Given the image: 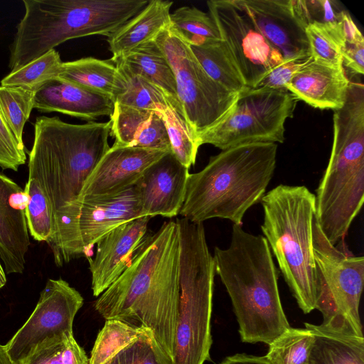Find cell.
<instances>
[{"mask_svg":"<svg viewBox=\"0 0 364 364\" xmlns=\"http://www.w3.org/2000/svg\"><path fill=\"white\" fill-rule=\"evenodd\" d=\"M180 242L176 220L147 235L129 265L95 303L106 320L150 330L172 358L179 291Z\"/></svg>","mask_w":364,"mask_h":364,"instance_id":"cell-1","label":"cell"},{"mask_svg":"<svg viewBox=\"0 0 364 364\" xmlns=\"http://www.w3.org/2000/svg\"><path fill=\"white\" fill-rule=\"evenodd\" d=\"M213 256L243 342L269 345L291 327L281 303L278 271L264 236L232 225L229 246L215 247Z\"/></svg>","mask_w":364,"mask_h":364,"instance_id":"cell-2","label":"cell"},{"mask_svg":"<svg viewBox=\"0 0 364 364\" xmlns=\"http://www.w3.org/2000/svg\"><path fill=\"white\" fill-rule=\"evenodd\" d=\"M277 144L251 142L222 150L188 178L179 215L192 223L213 218L242 225L246 212L261 200L277 163Z\"/></svg>","mask_w":364,"mask_h":364,"instance_id":"cell-3","label":"cell"},{"mask_svg":"<svg viewBox=\"0 0 364 364\" xmlns=\"http://www.w3.org/2000/svg\"><path fill=\"white\" fill-rule=\"evenodd\" d=\"M148 3L146 0H23L25 13L11 45V72L68 40L108 36Z\"/></svg>","mask_w":364,"mask_h":364,"instance_id":"cell-4","label":"cell"},{"mask_svg":"<svg viewBox=\"0 0 364 364\" xmlns=\"http://www.w3.org/2000/svg\"><path fill=\"white\" fill-rule=\"evenodd\" d=\"M110 134V120L75 124L58 117L36 118L28 178L39 182L54 214L76 200L85 181L109 149Z\"/></svg>","mask_w":364,"mask_h":364,"instance_id":"cell-5","label":"cell"},{"mask_svg":"<svg viewBox=\"0 0 364 364\" xmlns=\"http://www.w3.org/2000/svg\"><path fill=\"white\" fill-rule=\"evenodd\" d=\"M260 201L264 237L299 308L310 313L318 291L312 238L315 194L305 186L280 184Z\"/></svg>","mask_w":364,"mask_h":364,"instance_id":"cell-6","label":"cell"},{"mask_svg":"<svg viewBox=\"0 0 364 364\" xmlns=\"http://www.w3.org/2000/svg\"><path fill=\"white\" fill-rule=\"evenodd\" d=\"M179 242V291L173 364H204L212 345L211 314L215 262L203 223L176 220Z\"/></svg>","mask_w":364,"mask_h":364,"instance_id":"cell-7","label":"cell"},{"mask_svg":"<svg viewBox=\"0 0 364 364\" xmlns=\"http://www.w3.org/2000/svg\"><path fill=\"white\" fill-rule=\"evenodd\" d=\"M154 41L173 70L177 97L191 135L196 143L200 134L227 117L240 93L227 90L206 73L189 43L171 24Z\"/></svg>","mask_w":364,"mask_h":364,"instance_id":"cell-8","label":"cell"},{"mask_svg":"<svg viewBox=\"0 0 364 364\" xmlns=\"http://www.w3.org/2000/svg\"><path fill=\"white\" fill-rule=\"evenodd\" d=\"M312 238L318 285L316 309L323 314V323L363 336L359 306L364 284V257L332 245L316 216Z\"/></svg>","mask_w":364,"mask_h":364,"instance_id":"cell-9","label":"cell"},{"mask_svg":"<svg viewBox=\"0 0 364 364\" xmlns=\"http://www.w3.org/2000/svg\"><path fill=\"white\" fill-rule=\"evenodd\" d=\"M140 217L134 186L114 196L75 200L64 205L54 214V235L47 242L55 264L60 267L87 255L107 233Z\"/></svg>","mask_w":364,"mask_h":364,"instance_id":"cell-10","label":"cell"},{"mask_svg":"<svg viewBox=\"0 0 364 364\" xmlns=\"http://www.w3.org/2000/svg\"><path fill=\"white\" fill-rule=\"evenodd\" d=\"M297 102L286 88H247L239 94L227 117L200 134L196 144L224 150L245 143H283L286 120L293 117Z\"/></svg>","mask_w":364,"mask_h":364,"instance_id":"cell-11","label":"cell"},{"mask_svg":"<svg viewBox=\"0 0 364 364\" xmlns=\"http://www.w3.org/2000/svg\"><path fill=\"white\" fill-rule=\"evenodd\" d=\"M209 15L246 87L253 88L283 61L280 52L261 33L239 0H210Z\"/></svg>","mask_w":364,"mask_h":364,"instance_id":"cell-12","label":"cell"},{"mask_svg":"<svg viewBox=\"0 0 364 364\" xmlns=\"http://www.w3.org/2000/svg\"><path fill=\"white\" fill-rule=\"evenodd\" d=\"M83 304L78 291L63 279H50L26 323L4 345L15 364H22L46 340L73 333L74 318Z\"/></svg>","mask_w":364,"mask_h":364,"instance_id":"cell-13","label":"cell"},{"mask_svg":"<svg viewBox=\"0 0 364 364\" xmlns=\"http://www.w3.org/2000/svg\"><path fill=\"white\" fill-rule=\"evenodd\" d=\"M167 152L114 143L85 181L76 200L109 197L126 191L134 186L151 164Z\"/></svg>","mask_w":364,"mask_h":364,"instance_id":"cell-14","label":"cell"},{"mask_svg":"<svg viewBox=\"0 0 364 364\" xmlns=\"http://www.w3.org/2000/svg\"><path fill=\"white\" fill-rule=\"evenodd\" d=\"M188 170L171 151L151 164L134 186L141 215L171 218L179 215Z\"/></svg>","mask_w":364,"mask_h":364,"instance_id":"cell-15","label":"cell"},{"mask_svg":"<svg viewBox=\"0 0 364 364\" xmlns=\"http://www.w3.org/2000/svg\"><path fill=\"white\" fill-rule=\"evenodd\" d=\"M149 216L116 227L97 242L94 258H88L93 296H99L122 274L147 235Z\"/></svg>","mask_w":364,"mask_h":364,"instance_id":"cell-16","label":"cell"},{"mask_svg":"<svg viewBox=\"0 0 364 364\" xmlns=\"http://www.w3.org/2000/svg\"><path fill=\"white\" fill-rule=\"evenodd\" d=\"M266 40L283 60L311 56L305 26L292 0H239Z\"/></svg>","mask_w":364,"mask_h":364,"instance_id":"cell-17","label":"cell"},{"mask_svg":"<svg viewBox=\"0 0 364 364\" xmlns=\"http://www.w3.org/2000/svg\"><path fill=\"white\" fill-rule=\"evenodd\" d=\"M28 196L0 172V258L6 274H21L30 238L26 219Z\"/></svg>","mask_w":364,"mask_h":364,"instance_id":"cell-18","label":"cell"},{"mask_svg":"<svg viewBox=\"0 0 364 364\" xmlns=\"http://www.w3.org/2000/svg\"><path fill=\"white\" fill-rule=\"evenodd\" d=\"M350 82L343 65L325 64L311 57L286 89L314 108L337 110L345 103Z\"/></svg>","mask_w":364,"mask_h":364,"instance_id":"cell-19","label":"cell"},{"mask_svg":"<svg viewBox=\"0 0 364 364\" xmlns=\"http://www.w3.org/2000/svg\"><path fill=\"white\" fill-rule=\"evenodd\" d=\"M33 108L41 112H58L92 120L102 116L110 117L114 101L107 95L57 77L36 92Z\"/></svg>","mask_w":364,"mask_h":364,"instance_id":"cell-20","label":"cell"},{"mask_svg":"<svg viewBox=\"0 0 364 364\" xmlns=\"http://www.w3.org/2000/svg\"><path fill=\"white\" fill-rule=\"evenodd\" d=\"M110 122L114 144L171 151L164 123L156 111L129 107L114 102Z\"/></svg>","mask_w":364,"mask_h":364,"instance_id":"cell-21","label":"cell"},{"mask_svg":"<svg viewBox=\"0 0 364 364\" xmlns=\"http://www.w3.org/2000/svg\"><path fill=\"white\" fill-rule=\"evenodd\" d=\"M172 1H149L147 5L107 38L112 60L127 54L144 43L153 41L171 26Z\"/></svg>","mask_w":364,"mask_h":364,"instance_id":"cell-22","label":"cell"},{"mask_svg":"<svg viewBox=\"0 0 364 364\" xmlns=\"http://www.w3.org/2000/svg\"><path fill=\"white\" fill-rule=\"evenodd\" d=\"M314 335L308 364H364V338L343 328L305 323Z\"/></svg>","mask_w":364,"mask_h":364,"instance_id":"cell-23","label":"cell"},{"mask_svg":"<svg viewBox=\"0 0 364 364\" xmlns=\"http://www.w3.org/2000/svg\"><path fill=\"white\" fill-rule=\"evenodd\" d=\"M58 77L107 95L114 101L124 89L122 75L110 60L88 57L63 62Z\"/></svg>","mask_w":364,"mask_h":364,"instance_id":"cell-24","label":"cell"},{"mask_svg":"<svg viewBox=\"0 0 364 364\" xmlns=\"http://www.w3.org/2000/svg\"><path fill=\"white\" fill-rule=\"evenodd\" d=\"M109 60L124 65L179 102L173 70L164 53L154 41L138 46L122 57Z\"/></svg>","mask_w":364,"mask_h":364,"instance_id":"cell-25","label":"cell"},{"mask_svg":"<svg viewBox=\"0 0 364 364\" xmlns=\"http://www.w3.org/2000/svg\"><path fill=\"white\" fill-rule=\"evenodd\" d=\"M114 64L124 80V89L116 97L114 102L129 107L156 112L167 107H173L183 115L180 103L168 96L161 89L132 73L124 65Z\"/></svg>","mask_w":364,"mask_h":364,"instance_id":"cell-26","label":"cell"},{"mask_svg":"<svg viewBox=\"0 0 364 364\" xmlns=\"http://www.w3.org/2000/svg\"><path fill=\"white\" fill-rule=\"evenodd\" d=\"M189 46L202 68L216 82L236 93L247 89L222 40Z\"/></svg>","mask_w":364,"mask_h":364,"instance_id":"cell-27","label":"cell"},{"mask_svg":"<svg viewBox=\"0 0 364 364\" xmlns=\"http://www.w3.org/2000/svg\"><path fill=\"white\" fill-rule=\"evenodd\" d=\"M311 56L331 65H343L345 34L342 19L335 23H313L305 28Z\"/></svg>","mask_w":364,"mask_h":364,"instance_id":"cell-28","label":"cell"},{"mask_svg":"<svg viewBox=\"0 0 364 364\" xmlns=\"http://www.w3.org/2000/svg\"><path fill=\"white\" fill-rule=\"evenodd\" d=\"M63 61L58 52L52 49L25 65L10 72L1 81V85L20 87L36 92L49 80L59 76Z\"/></svg>","mask_w":364,"mask_h":364,"instance_id":"cell-29","label":"cell"},{"mask_svg":"<svg viewBox=\"0 0 364 364\" xmlns=\"http://www.w3.org/2000/svg\"><path fill=\"white\" fill-rule=\"evenodd\" d=\"M25 192L28 196L26 219L30 235L36 241L48 242L54 235V213L46 193L39 182L28 178Z\"/></svg>","mask_w":364,"mask_h":364,"instance_id":"cell-30","label":"cell"},{"mask_svg":"<svg viewBox=\"0 0 364 364\" xmlns=\"http://www.w3.org/2000/svg\"><path fill=\"white\" fill-rule=\"evenodd\" d=\"M146 329L117 319L106 320L91 350L88 364H105Z\"/></svg>","mask_w":364,"mask_h":364,"instance_id":"cell-31","label":"cell"},{"mask_svg":"<svg viewBox=\"0 0 364 364\" xmlns=\"http://www.w3.org/2000/svg\"><path fill=\"white\" fill-rule=\"evenodd\" d=\"M170 18L171 26L189 45L221 41L210 15L196 7H180L171 14Z\"/></svg>","mask_w":364,"mask_h":364,"instance_id":"cell-32","label":"cell"},{"mask_svg":"<svg viewBox=\"0 0 364 364\" xmlns=\"http://www.w3.org/2000/svg\"><path fill=\"white\" fill-rule=\"evenodd\" d=\"M313 342L309 328L290 327L269 345L265 356L273 364H308Z\"/></svg>","mask_w":364,"mask_h":364,"instance_id":"cell-33","label":"cell"},{"mask_svg":"<svg viewBox=\"0 0 364 364\" xmlns=\"http://www.w3.org/2000/svg\"><path fill=\"white\" fill-rule=\"evenodd\" d=\"M89 359L73 333L46 340L22 364H88Z\"/></svg>","mask_w":364,"mask_h":364,"instance_id":"cell-34","label":"cell"},{"mask_svg":"<svg viewBox=\"0 0 364 364\" xmlns=\"http://www.w3.org/2000/svg\"><path fill=\"white\" fill-rule=\"evenodd\" d=\"M35 94L20 87L0 85V112L21 144H24L23 128L33 109Z\"/></svg>","mask_w":364,"mask_h":364,"instance_id":"cell-35","label":"cell"},{"mask_svg":"<svg viewBox=\"0 0 364 364\" xmlns=\"http://www.w3.org/2000/svg\"><path fill=\"white\" fill-rule=\"evenodd\" d=\"M162 119L175 157L188 169L196 163L198 146L191 135L183 115L173 107L157 112Z\"/></svg>","mask_w":364,"mask_h":364,"instance_id":"cell-36","label":"cell"},{"mask_svg":"<svg viewBox=\"0 0 364 364\" xmlns=\"http://www.w3.org/2000/svg\"><path fill=\"white\" fill-rule=\"evenodd\" d=\"M112 360L114 364H173L172 358L149 329H146Z\"/></svg>","mask_w":364,"mask_h":364,"instance_id":"cell-37","label":"cell"},{"mask_svg":"<svg viewBox=\"0 0 364 364\" xmlns=\"http://www.w3.org/2000/svg\"><path fill=\"white\" fill-rule=\"evenodd\" d=\"M292 4L305 27L313 23L339 22L346 11L336 1L292 0Z\"/></svg>","mask_w":364,"mask_h":364,"instance_id":"cell-38","label":"cell"},{"mask_svg":"<svg viewBox=\"0 0 364 364\" xmlns=\"http://www.w3.org/2000/svg\"><path fill=\"white\" fill-rule=\"evenodd\" d=\"M345 34V47L343 52V65L356 74L364 73V38L348 12L342 18Z\"/></svg>","mask_w":364,"mask_h":364,"instance_id":"cell-39","label":"cell"},{"mask_svg":"<svg viewBox=\"0 0 364 364\" xmlns=\"http://www.w3.org/2000/svg\"><path fill=\"white\" fill-rule=\"evenodd\" d=\"M26 161L24 144L19 143L0 112V167L17 171Z\"/></svg>","mask_w":364,"mask_h":364,"instance_id":"cell-40","label":"cell"},{"mask_svg":"<svg viewBox=\"0 0 364 364\" xmlns=\"http://www.w3.org/2000/svg\"><path fill=\"white\" fill-rule=\"evenodd\" d=\"M311 56L305 58L283 60L279 64L269 70L264 77L252 88L282 89L291 80L294 74L306 64Z\"/></svg>","mask_w":364,"mask_h":364,"instance_id":"cell-41","label":"cell"},{"mask_svg":"<svg viewBox=\"0 0 364 364\" xmlns=\"http://www.w3.org/2000/svg\"><path fill=\"white\" fill-rule=\"evenodd\" d=\"M220 364H273L265 355L237 353L225 358Z\"/></svg>","mask_w":364,"mask_h":364,"instance_id":"cell-42","label":"cell"},{"mask_svg":"<svg viewBox=\"0 0 364 364\" xmlns=\"http://www.w3.org/2000/svg\"><path fill=\"white\" fill-rule=\"evenodd\" d=\"M0 364H15L6 350L4 346L0 343Z\"/></svg>","mask_w":364,"mask_h":364,"instance_id":"cell-43","label":"cell"},{"mask_svg":"<svg viewBox=\"0 0 364 364\" xmlns=\"http://www.w3.org/2000/svg\"><path fill=\"white\" fill-rule=\"evenodd\" d=\"M6 283V277L4 269L0 263V289L2 288Z\"/></svg>","mask_w":364,"mask_h":364,"instance_id":"cell-44","label":"cell"},{"mask_svg":"<svg viewBox=\"0 0 364 364\" xmlns=\"http://www.w3.org/2000/svg\"><path fill=\"white\" fill-rule=\"evenodd\" d=\"M105 364H114L112 358L109 360L108 362H107Z\"/></svg>","mask_w":364,"mask_h":364,"instance_id":"cell-45","label":"cell"}]
</instances>
